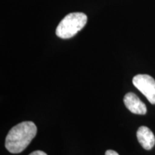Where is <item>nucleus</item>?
I'll list each match as a JSON object with an SVG mask.
<instances>
[{"label":"nucleus","instance_id":"obj_5","mask_svg":"<svg viewBox=\"0 0 155 155\" xmlns=\"http://www.w3.org/2000/svg\"><path fill=\"white\" fill-rule=\"evenodd\" d=\"M137 137L139 144L146 150H150L155 144V137L148 127H140L137 131Z\"/></svg>","mask_w":155,"mask_h":155},{"label":"nucleus","instance_id":"obj_7","mask_svg":"<svg viewBox=\"0 0 155 155\" xmlns=\"http://www.w3.org/2000/svg\"><path fill=\"white\" fill-rule=\"evenodd\" d=\"M105 155H119V154L114 150H107L106 152Z\"/></svg>","mask_w":155,"mask_h":155},{"label":"nucleus","instance_id":"obj_6","mask_svg":"<svg viewBox=\"0 0 155 155\" xmlns=\"http://www.w3.org/2000/svg\"><path fill=\"white\" fill-rule=\"evenodd\" d=\"M29 155H48L47 154H46L45 152H42V151H35V152H32L31 154H30Z\"/></svg>","mask_w":155,"mask_h":155},{"label":"nucleus","instance_id":"obj_1","mask_svg":"<svg viewBox=\"0 0 155 155\" xmlns=\"http://www.w3.org/2000/svg\"><path fill=\"white\" fill-rule=\"evenodd\" d=\"M37 134V127L32 121H23L9 131L5 140V147L9 152L18 154L28 147Z\"/></svg>","mask_w":155,"mask_h":155},{"label":"nucleus","instance_id":"obj_3","mask_svg":"<svg viewBox=\"0 0 155 155\" xmlns=\"http://www.w3.org/2000/svg\"><path fill=\"white\" fill-rule=\"evenodd\" d=\"M132 82L150 104H155V80L152 76L146 74L137 75L133 78Z\"/></svg>","mask_w":155,"mask_h":155},{"label":"nucleus","instance_id":"obj_2","mask_svg":"<svg viewBox=\"0 0 155 155\" xmlns=\"http://www.w3.org/2000/svg\"><path fill=\"white\" fill-rule=\"evenodd\" d=\"M87 16L82 12L70 13L61 21L56 28V35L62 39H69L84 28Z\"/></svg>","mask_w":155,"mask_h":155},{"label":"nucleus","instance_id":"obj_4","mask_svg":"<svg viewBox=\"0 0 155 155\" xmlns=\"http://www.w3.org/2000/svg\"><path fill=\"white\" fill-rule=\"evenodd\" d=\"M124 102L128 109L131 113L139 115L146 114L147 110V106L137 95L133 93H128L124 98Z\"/></svg>","mask_w":155,"mask_h":155}]
</instances>
